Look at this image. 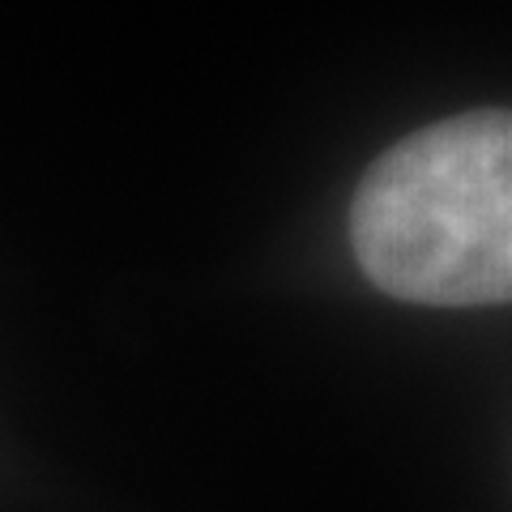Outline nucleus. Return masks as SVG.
I'll return each mask as SVG.
<instances>
[{"mask_svg": "<svg viewBox=\"0 0 512 512\" xmlns=\"http://www.w3.org/2000/svg\"><path fill=\"white\" fill-rule=\"evenodd\" d=\"M350 244L384 295L512 303V111H466L389 146L355 188Z\"/></svg>", "mask_w": 512, "mask_h": 512, "instance_id": "obj_1", "label": "nucleus"}]
</instances>
